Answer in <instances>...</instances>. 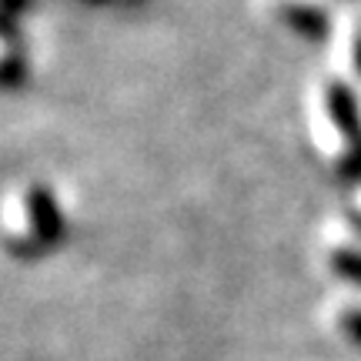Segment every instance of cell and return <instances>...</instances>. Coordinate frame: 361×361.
<instances>
[{"mask_svg": "<svg viewBox=\"0 0 361 361\" xmlns=\"http://www.w3.org/2000/svg\"><path fill=\"white\" fill-rule=\"evenodd\" d=\"M305 137L328 174L361 184V87L338 71H322L305 87Z\"/></svg>", "mask_w": 361, "mask_h": 361, "instance_id": "1", "label": "cell"}, {"mask_svg": "<svg viewBox=\"0 0 361 361\" xmlns=\"http://www.w3.org/2000/svg\"><path fill=\"white\" fill-rule=\"evenodd\" d=\"M67 238H71V214L51 180H13L0 194V247L11 258H47Z\"/></svg>", "mask_w": 361, "mask_h": 361, "instance_id": "2", "label": "cell"}, {"mask_svg": "<svg viewBox=\"0 0 361 361\" xmlns=\"http://www.w3.org/2000/svg\"><path fill=\"white\" fill-rule=\"evenodd\" d=\"M255 11L264 24L288 37L322 44V40H331L341 7L335 0H255Z\"/></svg>", "mask_w": 361, "mask_h": 361, "instance_id": "3", "label": "cell"}, {"mask_svg": "<svg viewBox=\"0 0 361 361\" xmlns=\"http://www.w3.org/2000/svg\"><path fill=\"white\" fill-rule=\"evenodd\" d=\"M318 264L341 291H361V231L345 214H331L318 231Z\"/></svg>", "mask_w": 361, "mask_h": 361, "instance_id": "4", "label": "cell"}, {"mask_svg": "<svg viewBox=\"0 0 361 361\" xmlns=\"http://www.w3.org/2000/svg\"><path fill=\"white\" fill-rule=\"evenodd\" d=\"M328 44H331V71L361 87V4L338 11Z\"/></svg>", "mask_w": 361, "mask_h": 361, "instance_id": "5", "label": "cell"}, {"mask_svg": "<svg viewBox=\"0 0 361 361\" xmlns=\"http://www.w3.org/2000/svg\"><path fill=\"white\" fill-rule=\"evenodd\" d=\"M322 324L338 345L361 351V291H338L335 298H328L322 308Z\"/></svg>", "mask_w": 361, "mask_h": 361, "instance_id": "6", "label": "cell"}, {"mask_svg": "<svg viewBox=\"0 0 361 361\" xmlns=\"http://www.w3.org/2000/svg\"><path fill=\"white\" fill-rule=\"evenodd\" d=\"M30 74V57H27V47L17 30H7L0 34V90H13L20 87Z\"/></svg>", "mask_w": 361, "mask_h": 361, "instance_id": "7", "label": "cell"}, {"mask_svg": "<svg viewBox=\"0 0 361 361\" xmlns=\"http://www.w3.org/2000/svg\"><path fill=\"white\" fill-rule=\"evenodd\" d=\"M338 214H345V218H348L351 224H355V228L361 231V184L355 188V194H351L348 201H345V207H341Z\"/></svg>", "mask_w": 361, "mask_h": 361, "instance_id": "8", "label": "cell"}, {"mask_svg": "<svg viewBox=\"0 0 361 361\" xmlns=\"http://www.w3.org/2000/svg\"><path fill=\"white\" fill-rule=\"evenodd\" d=\"M80 4H94V7H141L147 0H80Z\"/></svg>", "mask_w": 361, "mask_h": 361, "instance_id": "9", "label": "cell"}]
</instances>
